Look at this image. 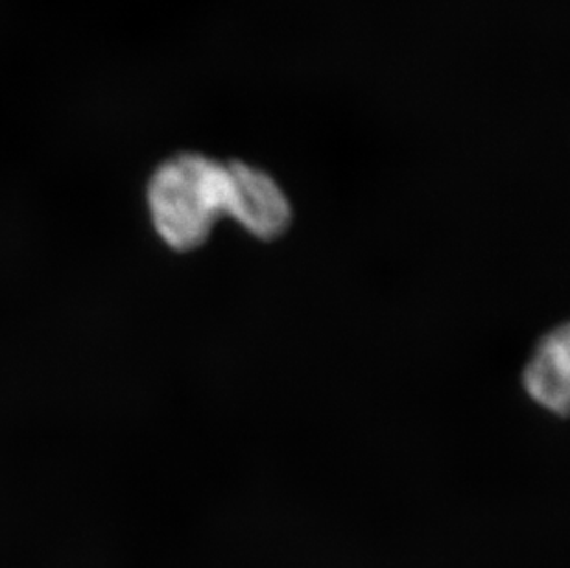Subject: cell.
<instances>
[{"label":"cell","mask_w":570,"mask_h":568,"mask_svg":"<svg viewBox=\"0 0 570 568\" xmlns=\"http://www.w3.org/2000/svg\"><path fill=\"white\" fill-rule=\"evenodd\" d=\"M224 194L226 167L220 159L198 151L168 157L146 187L151 226L174 252H196L226 221Z\"/></svg>","instance_id":"obj_1"},{"label":"cell","mask_w":570,"mask_h":568,"mask_svg":"<svg viewBox=\"0 0 570 568\" xmlns=\"http://www.w3.org/2000/svg\"><path fill=\"white\" fill-rule=\"evenodd\" d=\"M224 216L257 242H277L294 224V205L274 174L254 163L224 161Z\"/></svg>","instance_id":"obj_2"},{"label":"cell","mask_w":570,"mask_h":568,"mask_svg":"<svg viewBox=\"0 0 570 568\" xmlns=\"http://www.w3.org/2000/svg\"><path fill=\"white\" fill-rule=\"evenodd\" d=\"M528 399L556 418H567L570 401V331L550 329L528 356L521 375Z\"/></svg>","instance_id":"obj_3"}]
</instances>
